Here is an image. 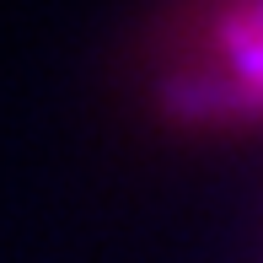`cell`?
Masks as SVG:
<instances>
[{
	"mask_svg": "<svg viewBox=\"0 0 263 263\" xmlns=\"http://www.w3.org/2000/svg\"><path fill=\"white\" fill-rule=\"evenodd\" d=\"M183 113H263V0H226L194 65L172 76Z\"/></svg>",
	"mask_w": 263,
	"mask_h": 263,
	"instance_id": "cell-1",
	"label": "cell"
}]
</instances>
